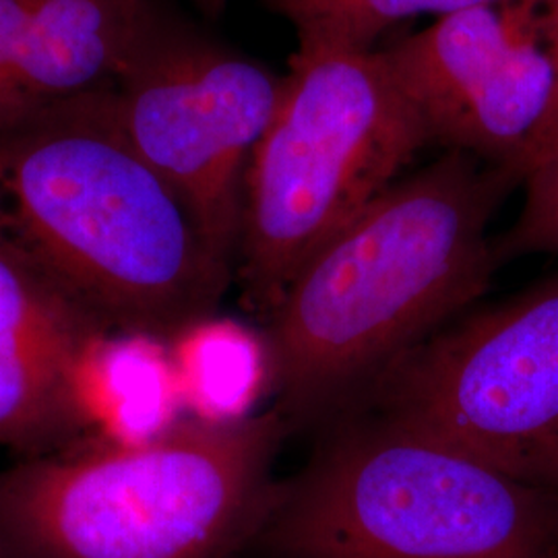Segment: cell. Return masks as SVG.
Listing matches in <instances>:
<instances>
[{"instance_id":"cell-1","label":"cell","mask_w":558,"mask_h":558,"mask_svg":"<svg viewBox=\"0 0 558 558\" xmlns=\"http://www.w3.org/2000/svg\"><path fill=\"white\" fill-rule=\"evenodd\" d=\"M519 184L513 172L445 151L302 265L265 319L274 410L288 428L352 412L486 292L499 267L488 228Z\"/></svg>"},{"instance_id":"cell-2","label":"cell","mask_w":558,"mask_h":558,"mask_svg":"<svg viewBox=\"0 0 558 558\" xmlns=\"http://www.w3.org/2000/svg\"><path fill=\"white\" fill-rule=\"evenodd\" d=\"M0 230L124 338L197 329L236 281L122 133L112 89L0 131Z\"/></svg>"},{"instance_id":"cell-3","label":"cell","mask_w":558,"mask_h":558,"mask_svg":"<svg viewBox=\"0 0 558 558\" xmlns=\"http://www.w3.org/2000/svg\"><path fill=\"white\" fill-rule=\"evenodd\" d=\"M286 430L271 410L25 458L0 472V548L11 558H239L276 497Z\"/></svg>"},{"instance_id":"cell-4","label":"cell","mask_w":558,"mask_h":558,"mask_svg":"<svg viewBox=\"0 0 558 558\" xmlns=\"http://www.w3.org/2000/svg\"><path fill=\"white\" fill-rule=\"evenodd\" d=\"M259 558H558V493L379 414L336 420L276 497Z\"/></svg>"},{"instance_id":"cell-5","label":"cell","mask_w":558,"mask_h":558,"mask_svg":"<svg viewBox=\"0 0 558 558\" xmlns=\"http://www.w3.org/2000/svg\"><path fill=\"white\" fill-rule=\"evenodd\" d=\"M244 180L236 283L267 319L325 242L430 145L383 50L299 46Z\"/></svg>"},{"instance_id":"cell-6","label":"cell","mask_w":558,"mask_h":558,"mask_svg":"<svg viewBox=\"0 0 558 558\" xmlns=\"http://www.w3.org/2000/svg\"><path fill=\"white\" fill-rule=\"evenodd\" d=\"M354 410L418 428L558 493V274L445 325Z\"/></svg>"},{"instance_id":"cell-7","label":"cell","mask_w":558,"mask_h":558,"mask_svg":"<svg viewBox=\"0 0 558 558\" xmlns=\"http://www.w3.org/2000/svg\"><path fill=\"white\" fill-rule=\"evenodd\" d=\"M283 85L267 64L158 11L112 87L122 133L234 271L246 170Z\"/></svg>"},{"instance_id":"cell-8","label":"cell","mask_w":558,"mask_h":558,"mask_svg":"<svg viewBox=\"0 0 558 558\" xmlns=\"http://www.w3.org/2000/svg\"><path fill=\"white\" fill-rule=\"evenodd\" d=\"M544 2L484 4L380 48L430 145L523 180L558 151V69Z\"/></svg>"},{"instance_id":"cell-9","label":"cell","mask_w":558,"mask_h":558,"mask_svg":"<svg viewBox=\"0 0 558 558\" xmlns=\"http://www.w3.org/2000/svg\"><path fill=\"white\" fill-rule=\"evenodd\" d=\"M114 329L0 230V447L62 451L94 420L92 360Z\"/></svg>"},{"instance_id":"cell-10","label":"cell","mask_w":558,"mask_h":558,"mask_svg":"<svg viewBox=\"0 0 558 558\" xmlns=\"http://www.w3.org/2000/svg\"><path fill=\"white\" fill-rule=\"evenodd\" d=\"M156 15L154 0H38L0 81V131L112 89Z\"/></svg>"},{"instance_id":"cell-11","label":"cell","mask_w":558,"mask_h":558,"mask_svg":"<svg viewBox=\"0 0 558 558\" xmlns=\"http://www.w3.org/2000/svg\"><path fill=\"white\" fill-rule=\"evenodd\" d=\"M288 21L299 46L375 50V44L403 21L440 20L484 4L544 0H260Z\"/></svg>"},{"instance_id":"cell-12","label":"cell","mask_w":558,"mask_h":558,"mask_svg":"<svg viewBox=\"0 0 558 558\" xmlns=\"http://www.w3.org/2000/svg\"><path fill=\"white\" fill-rule=\"evenodd\" d=\"M518 221L495 239L500 263L525 255H558V151L538 166L525 182Z\"/></svg>"},{"instance_id":"cell-13","label":"cell","mask_w":558,"mask_h":558,"mask_svg":"<svg viewBox=\"0 0 558 558\" xmlns=\"http://www.w3.org/2000/svg\"><path fill=\"white\" fill-rule=\"evenodd\" d=\"M38 0H0V81L20 48L23 29Z\"/></svg>"},{"instance_id":"cell-14","label":"cell","mask_w":558,"mask_h":558,"mask_svg":"<svg viewBox=\"0 0 558 558\" xmlns=\"http://www.w3.org/2000/svg\"><path fill=\"white\" fill-rule=\"evenodd\" d=\"M542 27H544L548 48L557 60L558 69V0H546L542 4Z\"/></svg>"},{"instance_id":"cell-15","label":"cell","mask_w":558,"mask_h":558,"mask_svg":"<svg viewBox=\"0 0 558 558\" xmlns=\"http://www.w3.org/2000/svg\"><path fill=\"white\" fill-rule=\"evenodd\" d=\"M191 2L199 9L201 13H205L209 17H220L228 4V0H191Z\"/></svg>"},{"instance_id":"cell-16","label":"cell","mask_w":558,"mask_h":558,"mask_svg":"<svg viewBox=\"0 0 558 558\" xmlns=\"http://www.w3.org/2000/svg\"><path fill=\"white\" fill-rule=\"evenodd\" d=\"M0 558H11V557H9V555H7V553H4V550H2V548H0Z\"/></svg>"}]
</instances>
